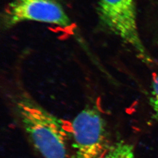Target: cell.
<instances>
[{
	"mask_svg": "<svg viewBox=\"0 0 158 158\" xmlns=\"http://www.w3.org/2000/svg\"><path fill=\"white\" fill-rule=\"evenodd\" d=\"M15 114L36 149L44 158H66L68 133L61 119L27 93L14 96Z\"/></svg>",
	"mask_w": 158,
	"mask_h": 158,
	"instance_id": "6da1fadb",
	"label": "cell"
},
{
	"mask_svg": "<svg viewBox=\"0 0 158 158\" xmlns=\"http://www.w3.org/2000/svg\"><path fill=\"white\" fill-rule=\"evenodd\" d=\"M98 15L103 28L131 46L143 62L152 63L138 32L135 0H99Z\"/></svg>",
	"mask_w": 158,
	"mask_h": 158,
	"instance_id": "7a4b0ae2",
	"label": "cell"
},
{
	"mask_svg": "<svg viewBox=\"0 0 158 158\" xmlns=\"http://www.w3.org/2000/svg\"><path fill=\"white\" fill-rule=\"evenodd\" d=\"M70 134L74 158H102L111 145L106 121L95 106H87L74 118Z\"/></svg>",
	"mask_w": 158,
	"mask_h": 158,
	"instance_id": "3957f363",
	"label": "cell"
},
{
	"mask_svg": "<svg viewBox=\"0 0 158 158\" xmlns=\"http://www.w3.org/2000/svg\"><path fill=\"white\" fill-rule=\"evenodd\" d=\"M35 21L55 25L63 28L72 27V22L59 0H12L2 17L4 29L20 23Z\"/></svg>",
	"mask_w": 158,
	"mask_h": 158,
	"instance_id": "277c9868",
	"label": "cell"
},
{
	"mask_svg": "<svg viewBox=\"0 0 158 158\" xmlns=\"http://www.w3.org/2000/svg\"><path fill=\"white\" fill-rule=\"evenodd\" d=\"M134 147L123 140L111 144L102 158H134Z\"/></svg>",
	"mask_w": 158,
	"mask_h": 158,
	"instance_id": "5b68a950",
	"label": "cell"
},
{
	"mask_svg": "<svg viewBox=\"0 0 158 158\" xmlns=\"http://www.w3.org/2000/svg\"><path fill=\"white\" fill-rule=\"evenodd\" d=\"M149 103L152 110L151 118L153 121H158V74L152 79L151 94L149 97Z\"/></svg>",
	"mask_w": 158,
	"mask_h": 158,
	"instance_id": "8992f818",
	"label": "cell"
}]
</instances>
